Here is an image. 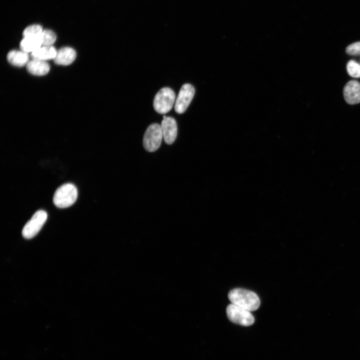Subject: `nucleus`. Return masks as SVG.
<instances>
[{
  "mask_svg": "<svg viewBox=\"0 0 360 360\" xmlns=\"http://www.w3.org/2000/svg\"><path fill=\"white\" fill-rule=\"evenodd\" d=\"M228 298L232 304L238 306L250 312L258 309L260 300L254 292L248 290L236 288L231 290Z\"/></svg>",
  "mask_w": 360,
  "mask_h": 360,
  "instance_id": "1",
  "label": "nucleus"
},
{
  "mask_svg": "<svg viewBox=\"0 0 360 360\" xmlns=\"http://www.w3.org/2000/svg\"><path fill=\"white\" fill-rule=\"evenodd\" d=\"M78 197L76 186L70 183L62 184L55 192L53 198L54 205L59 208H66L73 204Z\"/></svg>",
  "mask_w": 360,
  "mask_h": 360,
  "instance_id": "2",
  "label": "nucleus"
},
{
  "mask_svg": "<svg viewBox=\"0 0 360 360\" xmlns=\"http://www.w3.org/2000/svg\"><path fill=\"white\" fill-rule=\"evenodd\" d=\"M176 100V94L172 89L168 87L162 88L154 98V109L159 114H166L171 110Z\"/></svg>",
  "mask_w": 360,
  "mask_h": 360,
  "instance_id": "3",
  "label": "nucleus"
},
{
  "mask_svg": "<svg viewBox=\"0 0 360 360\" xmlns=\"http://www.w3.org/2000/svg\"><path fill=\"white\" fill-rule=\"evenodd\" d=\"M163 138L160 125L156 123L150 124L143 138V146L149 152L156 151L160 146Z\"/></svg>",
  "mask_w": 360,
  "mask_h": 360,
  "instance_id": "4",
  "label": "nucleus"
},
{
  "mask_svg": "<svg viewBox=\"0 0 360 360\" xmlns=\"http://www.w3.org/2000/svg\"><path fill=\"white\" fill-rule=\"evenodd\" d=\"M226 312L228 319L234 324L250 326L254 322V318L251 312L233 304L227 306Z\"/></svg>",
  "mask_w": 360,
  "mask_h": 360,
  "instance_id": "5",
  "label": "nucleus"
},
{
  "mask_svg": "<svg viewBox=\"0 0 360 360\" xmlns=\"http://www.w3.org/2000/svg\"><path fill=\"white\" fill-rule=\"evenodd\" d=\"M47 218V213L44 210L36 212L24 226L22 230V236L27 239L34 237L41 230Z\"/></svg>",
  "mask_w": 360,
  "mask_h": 360,
  "instance_id": "6",
  "label": "nucleus"
},
{
  "mask_svg": "<svg viewBox=\"0 0 360 360\" xmlns=\"http://www.w3.org/2000/svg\"><path fill=\"white\" fill-rule=\"evenodd\" d=\"M194 93V88L192 84H185L182 86L174 104V110L177 113L182 114L186 110Z\"/></svg>",
  "mask_w": 360,
  "mask_h": 360,
  "instance_id": "7",
  "label": "nucleus"
},
{
  "mask_svg": "<svg viewBox=\"0 0 360 360\" xmlns=\"http://www.w3.org/2000/svg\"><path fill=\"white\" fill-rule=\"evenodd\" d=\"M160 124L163 138L166 144H171L176 140L178 127L174 118L164 116Z\"/></svg>",
  "mask_w": 360,
  "mask_h": 360,
  "instance_id": "8",
  "label": "nucleus"
},
{
  "mask_svg": "<svg viewBox=\"0 0 360 360\" xmlns=\"http://www.w3.org/2000/svg\"><path fill=\"white\" fill-rule=\"evenodd\" d=\"M344 96L347 103L350 104L360 102V82L355 80L348 82L344 88Z\"/></svg>",
  "mask_w": 360,
  "mask_h": 360,
  "instance_id": "9",
  "label": "nucleus"
},
{
  "mask_svg": "<svg viewBox=\"0 0 360 360\" xmlns=\"http://www.w3.org/2000/svg\"><path fill=\"white\" fill-rule=\"evenodd\" d=\"M76 55V50L72 48L64 47L57 50L54 60L56 64L66 66L74 61Z\"/></svg>",
  "mask_w": 360,
  "mask_h": 360,
  "instance_id": "10",
  "label": "nucleus"
},
{
  "mask_svg": "<svg viewBox=\"0 0 360 360\" xmlns=\"http://www.w3.org/2000/svg\"><path fill=\"white\" fill-rule=\"evenodd\" d=\"M28 71L35 76H44L47 74L50 69L49 64L44 60L32 58L26 64Z\"/></svg>",
  "mask_w": 360,
  "mask_h": 360,
  "instance_id": "11",
  "label": "nucleus"
},
{
  "mask_svg": "<svg viewBox=\"0 0 360 360\" xmlns=\"http://www.w3.org/2000/svg\"><path fill=\"white\" fill-rule=\"evenodd\" d=\"M57 50L52 46H42L31 53L32 58L46 61L54 59Z\"/></svg>",
  "mask_w": 360,
  "mask_h": 360,
  "instance_id": "12",
  "label": "nucleus"
},
{
  "mask_svg": "<svg viewBox=\"0 0 360 360\" xmlns=\"http://www.w3.org/2000/svg\"><path fill=\"white\" fill-rule=\"evenodd\" d=\"M40 35L24 36L20 44L21 50L27 53H32L40 47L42 42Z\"/></svg>",
  "mask_w": 360,
  "mask_h": 360,
  "instance_id": "13",
  "label": "nucleus"
},
{
  "mask_svg": "<svg viewBox=\"0 0 360 360\" xmlns=\"http://www.w3.org/2000/svg\"><path fill=\"white\" fill-rule=\"evenodd\" d=\"M7 60L10 64L16 66H26L30 61L28 53L22 50L10 51L7 55Z\"/></svg>",
  "mask_w": 360,
  "mask_h": 360,
  "instance_id": "14",
  "label": "nucleus"
},
{
  "mask_svg": "<svg viewBox=\"0 0 360 360\" xmlns=\"http://www.w3.org/2000/svg\"><path fill=\"white\" fill-rule=\"evenodd\" d=\"M40 36L42 46H52L56 39V34L50 30H44Z\"/></svg>",
  "mask_w": 360,
  "mask_h": 360,
  "instance_id": "15",
  "label": "nucleus"
},
{
  "mask_svg": "<svg viewBox=\"0 0 360 360\" xmlns=\"http://www.w3.org/2000/svg\"><path fill=\"white\" fill-rule=\"evenodd\" d=\"M348 74L352 77L360 78V64L354 60H350L346 65Z\"/></svg>",
  "mask_w": 360,
  "mask_h": 360,
  "instance_id": "16",
  "label": "nucleus"
},
{
  "mask_svg": "<svg viewBox=\"0 0 360 360\" xmlns=\"http://www.w3.org/2000/svg\"><path fill=\"white\" fill-rule=\"evenodd\" d=\"M42 26L38 24H31L28 26L23 31V36H38L43 31Z\"/></svg>",
  "mask_w": 360,
  "mask_h": 360,
  "instance_id": "17",
  "label": "nucleus"
},
{
  "mask_svg": "<svg viewBox=\"0 0 360 360\" xmlns=\"http://www.w3.org/2000/svg\"><path fill=\"white\" fill-rule=\"evenodd\" d=\"M346 52L348 54L352 56L360 55V42L348 46L346 48Z\"/></svg>",
  "mask_w": 360,
  "mask_h": 360,
  "instance_id": "18",
  "label": "nucleus"
}]
</instances>
